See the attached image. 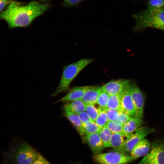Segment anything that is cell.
Wrapping results in <instances>:
<instances>
[{"label":"cell","instance_id":"cell-1","mask_svg":"<svg viewBox=\"0 0 164 164\" xmlns=\"http://www.w3.org/2000/svg\"><path fill=\"white\" fill-rule=\"evenodd\" d=\"M49 4L32 1L23 4L13 1L0 12V18L10 28L29 26L36 17L47 10Z\"/></svg>","mask_w":164,"mask_h":164},{"label":"cell","instance_id":"cell-2","mask_svg":"<svg viewBox=\"0 0 164 164\" xmlns=\"http://www.w3.org/2000/svg\"><path fill=\"white\" fill-rule=\"evenodd\" d=\"M135 31L152 28L164 30V10L148 8L133 15Z\"/></svg>","mask_w":164,"mask_h":164},{"label":"cell","instance_id":"cell-3","mask_svg":"<svg viewBox=\"0 0 164 164\" xmlns=\"http://www.w3.org/2000/svg\"><path fill=\"white\" fill-rule=\"evenodd\" d=\"M94 61L89 58L81 59L63 67L60 83L56 90L51 94L55 96L65 91L69 88L72 81L85 67Z\"/></svg>","mask_w":164,"mask_h":164},{"label":"cell","instance_id":"cell-4","mask_svg":"<svg viewBox=\"0 0 164 164\" xmlns=\"http://www.w3.org/2000/svg\"><path fill=\"white\" fill-rule=\"evenodd\" d=\"M40 154L28 143L23 142L11 153L10 159L12 164H32Z\"/></svg>","mask_w":164,"mask_h":164},{"label":"cell","instance_id":"cell-5","mask_svg":"<svg viewBox=\"0 0 164 164\" xmlns=\"http://www.w3.org/2000/svg\"><path fill=\"white\" fill-rule=\"evenodd\" d=\"M93 159L100 164H127L135 159L128 154L114 151L95 155Z\"/></svg>","mask_w":164,"mask_h":164},{"label":"cell","instance_id":"cell-6","mask_svg":"<svg viewBox=\"0 0 164 164\" xmlns=\"http://www.w3.org/2000/svg\"><path fill=\"white\" fill-rule=\"evenodd\" d=\"M154 131V129L145 126L139 127L129 135L121 152L127 154L130 153L137 143Z\"/></svg>","mask_w":164,"mask_h":164},{"label":"cell","instance_id":"cell-7","mask_svg":"<svg viewBox=\"0 0 164 164\" xmlns=\"http://www.w3.org/2000/svg\"><path fill=\"white\" fill-rule=\"evenodd\" d=\"M138 164H164V143H153L149 152Z\"/></svg>","mask_w":164,"mask_h":164},{"label":"cell","instance_id":"cell-8","mask_svg":"<svg viewBox=\"0 0 164 164\" xmlns=\"http://www.w3.org/2000/svg\"><path fill=\"white\" fill-rule=\"evenodd\" d=\"M133 85L130 83L122 93L121 98L122 111L131 117H135L136 111L131 96Z\"/></svg>","mask_w":164,"mask_h":164},{"label":"cell","instance_id":"cell-9","mask_svg":"<svg viewBox=\"0 0 164 164\" xmlns=\"http://www.w3.org/2000/svg\"><path fill=\"white\" fill-rule=\"evenodd\" d=\"M130 82L128 80H111L102 86V90L109 95L121 94Z\"/></svg>","mask_w":164,"mask_h":164},{"label":"cell","instance_id":"cell-10","mask_svg":"<svg viewBox=\"0 0 164 164\" xmlns=\"http://www.w3.org/2000/svg\"><path fill=\"white\" fill-rule=\"evenodd\" d=\"M83 143H87L95 155L101 153L104 148L98 133L85 135L82 136Z\"/></svg>","mask_w":164,"mask_h":164},{"label":"cell","instance_id":"cell-11","mask_svg":"<svg viewBox=\"0 0 164 164\" xmlns=\"http://www.w3.org/2000/svg\"><path fill=\"white\" fill-rule=\"evenodd\" d=\"M131 96L136 111L135 117L142 119L145 102L143 94L139 88L133 85Z\"/></svg>","mask_w":164,"mask_h":164},{"label":"cell","instance_id":"cell-12","mask_svg":"<svg viewBox=\"0 0 164 164\" xmlns=\"http://www.w3.org/2000/svg\"><path fill=\"white\" fill-rule=\"evenodd\" d=\"M92 86H76L72 87L68 93L55 102L65 101H72L81 100L85 93Z\"/></svg>","mask_w":164,"mask_h":164},{"label":"cell","instance_id":"cell-13","mask_svg":"<svg viewBox=\"0 0 164 164\" xmlns=\"http://www.w3.org/2000/svg\"><path fill=\"white\" fill-rule=\"evenodd\" d=\"M150 147L149 142L147 139L144 138L136 144L130 152V155L135 159L145 156L150 152Z\"/></svg>","mask_w":164,"mask_h":164},{"label":"cell","instance_id":"cell-14","mask_svg":"<svg viewBox=\"0 0 164 164\" xmlns=\"http://www.w3.org/2000/svg\"><path fill=\"white\" fill-rule=\"evenodd\" d=\"M102 91V86H93L86 91L81 100L86 104H94Z\"/></svg>","mask_w":164,"mask_h":164},{"label":"cell","instance_id":"cell-15","mask_svg":"<svg viewBox=\"0 0 164 164\" xmlns=\"http://www.w3.org/2000/svg\"><path fill=\"white\" fill-rule=\"evenodd\" d=\"M128 137L129 136L120 133H112L110 147L113 148L112 151L121 152L125 143Z\"/></svg>","mask_w":164,"mask_h":164},{"label":"cell","instance_id":"cell-16","mask_svg":"<svg viewBox=\"0 0 164 164\" xmlns=\"http://www.w3.org/2000/svg\"><path fill=\"white\" fill-rule=\"evenodd\" d=\"M65 116L73 124L76 129L81 136L85 135L84 128L78 114L68 110L63 109Z\"/></svg>","mask_w":164,"mask_h":164},{"label":"cell","instance_id":"cell-17","mask_svg":"<svg viewBox=\"0 0 164 164\" xmlns=\"http://www.w3.org/2000/svg\"><path fill=\"white\" fill-rule=\"evenodd\" d=\"M143 124L142 119L135 117H131L129 120L123 125V134L128 136Z\"/></svg>","mask_w":164,"mask_h":164},{"label":"cell","instance_id":"cell-18","mask_svg":"<svg viewBox=\"0 0 164 164\" xmlns=\"http://www.w3.org/2000/svg\"><path fill=\"white\" fill-rule=\"evenodd\" d=\"M86 105V104L81 100H76L65 104L63 109L78 114L85 111Z\"/></svg>","mask_w":164,"mask_h":164},{"label":"cell","instance_id":"cell-19","mask_svg":"<svg viewBox=\"0 0 164 164\" xmlns=\"http://www.w3.org/2000/svg\"><path fill=\"white\" fill-rule=\"evenodd\" d=\"M121 94L110 95L106 108L122 111L121 105Z\"/></svg>","mask_w":164,"mask_h":164},{"label":"cell","instance_id":"cell-20","mask_svg":"<svg viewBox=\"0 0 164 164\" xmlns=\"http://www.w3.org/2000/svg\"><path fill=\"white\" fill-rule=\"evenodd\" d=\"M103 143L104 148L110 147V143L112 133L106 126L101 128L99 133Z\"/></svg>","mask_w":164,"mask_h":164},{"label":"cell","instance_id":"cell-21","mask_svg":"<svg viewBox=\"0 0 164 164\" xmlns=\"http://www.w3.org/2000/svg\"><path fill=\"white\" fill-rule=\"evenodd\" d=\"M106 108L99 107V114L95 121L96 123L101 128L106 126L108 121Z\"/></svg>","mask_w":164,"mask_h":164},{"label":"cell","instance_id":"cell-22","mask_svg":"<svg viewBox=\"0 0 164 164\" xmlns=\"http://www.w3.org/2000/svg\"><path fill=\"white\" fill-rule=\"evenodd\" d=\"M85 135L99 132L101 128L98 126L94 121L89 120L83 125Z\"/></svg>","mask_w":164,"mask_h":164},{"label":"cell","instance_id":"cell-23","mask_svg":"<svg viewBox=\"0 0 164 164\" xmlns=\"http://www.w3.org/2000/svg\"><path fill=\"white\" fill-rule=\"evenodd\" d=\"M85 111L91 120L95 121L99 114L98 109L97 108L94 104H86Z\"/></svg>","mask_w":164,"mask_h":164},{"label":"cell","instance_id":"cell-24","mask_svg":"<svg viewBox=\"0 0 164 164\" xmlns=\"http://www.w3.org/2000/svg\"><path fill=\"white\" fill-rule=\"evenodd\" d=\"M106 126L112 133H118L123 134V125L116 121H108Z\"/></svg>","mask_w":164,"mask_h":164},{"label":"cell","instance_id":"cell-25","mask_svg":"<svg viewBox=\"0 0 164 164\" xmlns=\"http://www.w3.org/2000/svg\"><path fill=\"white\" fill-rule=\"evenodd\" d=\"M110 95L103 91L99 95L97 100L96 104L102 108H105Z\"/></svg>","mask_w":164,"mask_h":164},{"label":"cell","instance_id":"cell-26","mask_svg":"<svg viewBox=\"0 0 164 164\" xmlns=\"http://www.w3.org/2000/svg\"><path fill=\"white\" fill-rule=\"evenodd\" d=\"M148 8L164 10V0H149Z\"/></svg>","mask_w":164,"mask_h":164},{"label":"cell","instance_id":"cell-27","mask_svg":"<svg viewBox=\"0 0 164 164\" xmlns=\"http://www.w3.org/2000/svg\"><path fill=\"white\" fill-rule=\"evenodd\" d=\"M106 111L108 121H116L117 120L120 111L106 108Z\"/></svg>","mask_w":164,"mask_h":164},{"label":"cell","instance_id":"cell-28","mask_svg":"<svg viewBox=\"0 0 164 164\" xmlns=\"http://www.w3.org/2000/svg\"><path fill=\"white\" fill-rule=\"evenodd\" d=\"M131 117L125 112L120 111L118 118L116 122L123 125L129 120Z\"/></svg>","mask_w":164,"mask_h":164},{"label":"cell","instance_id":"cell-29","mask_svg":"<svg viewBox=\"0 0 164 164\" xmlns=\"http://www.w3.org/2000/svg\"><path fill=\"white\" fill-rule=\"evenodd\" d=\"M84 0H63V5L66 7H71L77 5Z\"/></svg>","mask_w":164,"mask_h":164},{"label":"cell","instance_id":"cell-30","mask_svg":"<svg viewBox=\"0 0 164 164\" xmlns=\"http://www.w3.org/2000/svg\"><path fill=\"white\" fill-rule=\"evenodd\" d=\"M78 114L83 126L87 121L91 120L85 111L80 112Z\"/></svg>","mask_w":164,"mask_h":164},{"label":"cell","instance_id":"cell-31","mask_svg":"<svg viewBox=\"0 0 164 164\" xmlns=\"http://www.w3.org/2000/svg\"><path fill=\"white\" fill-rule=\"evenodd\" d=\"M32 164H52L40 154Z\"/></svg>","mask_w":164,"mask_h":164},{"label":"cell","instance_id":"cell-32","mask_svg":"<svg viewBox=\"0 0 164 164\" xmlns=\"http://www.w3.org/2000/svg\"><path fill=\"white\" fill-rule=\"evenodd\" d=\"M13 1L12 0H0V12L4 10Z\"/></svg>","mask_w":164,"mask_h":164}]
</instances>
